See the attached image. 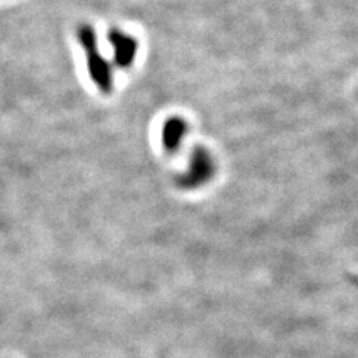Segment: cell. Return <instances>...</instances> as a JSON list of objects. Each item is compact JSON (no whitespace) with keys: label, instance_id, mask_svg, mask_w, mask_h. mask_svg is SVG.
Returning a JSON list of instances; mask_svg holds the SVG:
<instances>
[{"label":"cell","instance_id":"6da1fadb","mask_svg":"<svg viewBox=\"0 0 358 358\" xmlns=\"http://www.w3.org/2000/svg\"><path fill=\"white\" fill-rule=\"evenodd\" d=\"M215 173V162L205 147H196L189 157L188 169L178 176V185L182 189H196L208 184Z\"/></svg>","mask_w":358,"mask_h":358},{"label":"cell","instance_id":"7a4b0ae2","mask_svg":"<svg viewBox=\"0 0 358 358\" xmlns=\"http://www.w3.org/2000/svg\"><path fill=\"white\" fill-rule=\"evenodd\" d=\"M188 124L181 117H171L164 121L162 130V142L166 151L176 152L181 150L184 138L187 136Z\"/></svg>","mask_w":358,"mask_h":358},{"label":"cell","instance_id":"3957f363","mask_svg":"<svg viewBox=\"0 0 358 358\" xmlns=\"http://www.w3.org/2000/svg\"><path fill=\"white\" fill-rule=\"evenodd\" d=\"M110 42L115 47L118 64H121V66L131 64L133 59H134V54H136V50H138L136 41L130 38L129 35H124V33L114 31L110 35Z\"/></svg>","mask_w":358,"mask_h":358}]
</instances>
